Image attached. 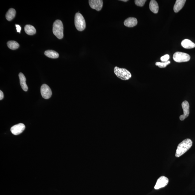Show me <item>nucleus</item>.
<instances>
[{
  "label": "nucleus",
  "mask_w": 195,
  "mask_h": 195,
  "mask_svg": "<svg viewBox=\"0 0 195 195\" xmlns=\"http://www.w3.org/2000/svg\"><path fill=\"white\" fill-rule=\"evenodd\" d=\"M193 142L189 138L183 140L179 144L177 149L175 156L179 157L188 151L192 146Z\"/></svg>",
  "instance_id": "obj_1"
},
{
  "label": "nucleus",
  "mask_w": 195,
  "mask_h": 195,
  "mask_svg": "<svg viewBox=\"0 0 195 195\" xmlns=\"http://www.w3.org/2000/svg\"><path fill=\"white\" fill-rule=\"evenodd\" d=\"M114 72L117 77L122 80H128L132 77L131 74L126 68L115 67L114 68Z\"/></svg>",
  "instance_id": "obj_2"
},
{
  "label": "nucleus",
  "mask_w": 195,
  "mask_h": 195,
  "mask_svg": "<svg viewBox=\"0 0 195 195\" xmlns=\"http://www.w3.org/2000/svg\"><path fill=\"white\" fill-rule=\"evenodd\" d=\"M63 25L61 21L57 20L55 21L53 25V33L58 39H63Z\"/></svg>",
  "instance_id": "obj_3"
},
{
  "label": "nucleus",
  "mask_w": 195,
  "mask_h": 195,
  "mask_svg": "<svg viewBox=\"0 0 195 195\" xmlns=\"http://www.w3.org/2000/svg\"><path fill=\"white\" fill-rule=\"evenodd\" d=\"M74 24L76 28L79 31H83L86 28L85 20L80 13H76L74 18Z\"/></svg>",
  "instance_id": "obj_4"
},
{
  "label": "nucleus",
  "mask_w": 195,
  "mask_h": 195,
  "mask_svg": "<svg viewBox=\"0 0 195 195\" xmlns=\"http://www.w3.org/2000/svg\"><path fill=\"white\" fill-rule=\"evenodd\" d=\"M173 59L177 63H182L189 61L190 60V56L187 53L177 52L173 55Z\"/></svg>",
  "instance_id": "obj_5"
},
{
  "label": "nucleus",
  "mask_w": 195,
  "mask_h": 195,
  "mask_svg": "<svg viewBox=\"0 0 195 195\" xmlns=\"http://www.w3.org/2000/svg\"><path fill=\"white\" fill-rule=\"evenodd\" d=\"M184 114L181 115L179 117L181 121H183L186 118H188L189 115V104L187 100L183 102L181 104Z\"/></svg>",
  "instance_id": "obj_6"
},
{
  "label": "nucleus",
  "mask_w": 195,
  "mask_h": 195,
  "mask_svg": "<svg viewBox=\"0 0 195 195\" xmlns=\"http://www.w3.org/2000/svg\"><path fill=\"white\" fill-rule=\"evenodd\" d=\"M41 92L42 97L45 99L50 98L52 94L51 89L46 84L42 85L41 87Z\"/></svg>",
  "instance_id": "obj_7"
},
{
  "label": "nucleus",
  "mask_w": 195,
  "mask_h": 195,
  "mask_svg": "<svg viewBox=\"0 0 195 195\" xmlns=\"http://www.w3.org/2000/svg\"><path fill=\"white\" fill-rule=\"evenodd\" d=\"M169 182V180L167 177L162 176L158 179L154 187L155 189L157 190L163 188L166 186Z\"/></svg>",
  "instance_id": "obj_8"
},
{
  "label": "nucleus",
  "mask_w": 195,
  "mask_h": 195,
  "mask_svg": "<svg viewBox=\"0 0 195 195\" xmlns=\"http://www.w3.org/2000/svg\"><path fill=\"white\" fill-rule=\"evenodd\" d=\"M25 128V126L22 123H19L12 126L11 128V131L15 135H20L24 131Z\"/></svg>",
  "instance_id": "obj_9"
},
{
  "label": "nucleus",
  "mask_w": 195,
  "mask_h": 195,
  "mask_svg": "<svg viewBox=\"0 0 195 195\" xmlns=\"http://www.w3.org/2000/svg\"><path fill=\"white\" fill-rule=\"evenodd\" d=\"M89 2L91 8L97 11H100L102 8L103 1L102 0H90Z\"/></svg>",
  "instance_id": "obj_10"
},
{
  "label": "nucleus",
  "mask_w": 195,
  "mask_h": 195,
  "mask_svg": "<svg viewBox=\"0 0 195 195\" xmlns=\"http://www.w3.org/2000/svg\"><path fill=\"white\" fill-rule=\"evenodd\" d=\"M137 20L136 18L133 17L128 18L125 20L124 25L128 27H133L137 24Z\"/></svg>",
  "instance_id": "obj_11"
},
{
  "label": "nucleus",
  "mask_w": 195,
  "mask_h": 195,
  "mask_svg": "<svg viewBox=\"0 0 195 195\" xmlns=\"http://www.w3.org/2000/svg\"><path fill=\"white\" fill-rule=\"evenodd\" d=\"M186 1L185 0H177L175 2L173 10L175 13H177L183 7Z\"/></svg>",
  "instance_id": "obj_12"
},
{
  "label": "nucleus",
  "mask_w": 195,
  "mask_h": 195,
  "mask_svg": "<svg viewBox=\"0 0 195 195\" xmlns=\"http://www.w3.org/2000/svg\"><path fill=\"white\" fill-rule=\"evenodd\" d=\"M19 76L21 88L24 91H27L28 90V87L26 83V79L25 76L22 73H20L19 74Z\"/></svg>",
  "instance_id": "obj_13"
},
{
  "label": "nucleus",
  "mask_w": 195,
  "mask_h": 195,
  "mask_svg": "<svg viewBox=\"0 0 195 195\" xmlns=\"http://www.w3.org/2000/svg\"><path fill=\"white\" fill-rule=\"evenodd\" d=\"M181 45L184 48L186 49L193 48L195 47L194 43L188 39H185L183 40L181 43Z\"/></svg>",
  "instance_id": "obj_14"
},
{
  "label": "nucleus",
  "mask_w": 195,
  "mask_h": 195,
  "mask_svg": "<svg viewBox=\"0 0 195 195\" xmlns=\"http://www.w3.org/2000/svg\"><path fill=\"white\" fill-rule=\"evenodd\" d=\"M149 8L154 13H158L159 11V6L156 1L155 0L151 1L149 4Z\"/></svg>",
  "instance_id": "obj_15"
},
{
  "label": "nucleus",
  "mask_w": 195,
  "mask_h": 195,
  "mask_svg": "<svg viewBox=\"0 0 195 195\" xmlns=\"http://www.w3.org/2000/svg\"><path fill=\"white\" fill-rule=\"evenodd\" d=\"M45 55L47 57L53 59L57 58L59 56L58 53L52 50H46L45 51Z\"/></svg>",
  "instance_id": "obj_16"
},
{
  "label": "nucleus",
  "mask_w": 195,
  "mask_h": 195,
  "mask_svg": "<svg viewBox=\"0 0 195 195\" xmlns=\"http://www.w3.org/2000/svg\"><path fill=\"white\" fill-rule=\"evenodd\" d=\"M16 12L14 9L11 8L9 9L6 14V18L7 20L10 21L14 19L16 15Z\"/></svg>",
  "instance_id": "obj_17"
},
{
  "label": "nucleus",
  "mask_w": 195,
  "mask_h": 195,
  "mask_svg": "<svg viewBox=\"0 0 195 195\" xmlns=\"http://www.w3.org/2000/svg\"><path fill=\"white\" fill-rule=\"evenodd\" d=\"M24 30L25 33L29 35H33L36 34V29L32 25H25Z\"/></svg>",
  "instance_id": "obj_18"
},
{
  "label": "nucleus",
  "mask_w": 195,
  "mask_h": 195,
  "mask_svg": "<svg viewBox=\"0 0 195 195\" xmlns=\"http://www.w3.org/2000/svg\"><path fill=\"white\" fill-rule=\"evenodd\" d=\"M7 45L9 48L13 50L19 48L20 46L17 42L14 41H9L7 43Z\"/></svg>",
  "instance_id": "obj_19"
},
{
  "label": "nucleus",
  "mask_w": 195,
  "mask_h": 195,
  "mask_svg": "<svg viewBox=\"0 0 195 195\" xmlns=\"http://www.w3.org/2000/svg\"><path fill=\"white\" fill-rule=\"evenodd\" d=\"M170 63V61H168L167 62H163V63L157 62H156V63H155V65L156 66L159 67V68H164L166 67L167 66V65H169Z\"/></svg>",
  "instance_id": "obj_20"
},
{
  "label": "nucleus",
  "mask_w": 195,
  "mask_h": 195,
  "mask_svg": "<svg viewBox=\"0 0 195 195\" xmlns=\"http://www.w3.org/2000/svg\"><path fill=\"white\" fill-rule=\"evenodd\" d=\"M146 0H135V4L136 5L140 7H142L144 5Z\"/></svg>",
  "instance_id": "obj_21"
},
{
  "label": "nucleus",
  "mask_w": 195,
  "mask_h": 195,
  "mask_svg": "<svg viewBox=\"0 0 195 195\" xmlns=\"http://www.w3.org/2000/svg\"><path fill=\"white\" fill-rule=\"evenodd\" d=\"M170 58V56L169 55L166 54L165 55L161 56V61L163 62H167L168 61Z\"/></svg>",
  "instance_id": "obj_22"
},
{
  "label": "nucleus",
  "mask_w": 195,
  "mask_h": 195,
  "mask_svg": "<svg viewBox=\"0 0 195 195\" xmlns=\"http://www.w3.org/2000/svg\"><path fill=\"white\" fill-rule=\"evenodd\" d=\"M15 26L16 27L17 32H18V33H20L21 27L20 26V25H18V24H16V25H15Z\"/></svg>",
  "instance_id": "obj_23"
},
{
  "label": "nucleus",
  "mask_w": 195,
  "mask_h": 195,
  "mask_svg": "<svg viewBox=\"0 0 195 195\" xmlns=\"http://www.w3.org/2000/svg\"><path fill=\"white\" fill-rule=\"evenodd\" d=\"M4 98V94L2 91H0V100H1Z\"/></svg>",
  "instance_id": "obj_24"
},
{
  "label": "nucleus",
  "mask_w": 195,
  "mask_h": 195,
  "mask_svg": "<svg viewBox=\"0 0 195 195\" xmlns=\"http://www.w3.org/2000/svg\"><path fill=\"white\" fill-rule=\"evenodd\" d=\"M121 1H124V2H126V1H128V0H121Z\"/></svg>",
  "instance_id": "obj_25"
}]
</instances>
